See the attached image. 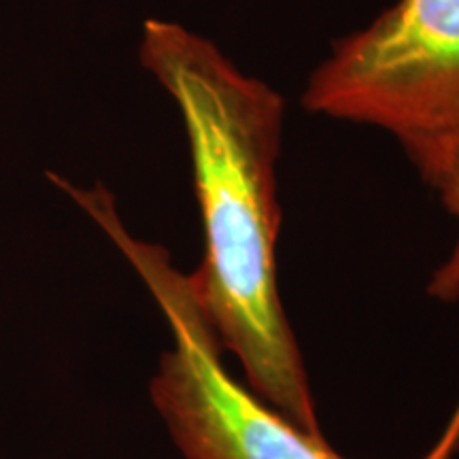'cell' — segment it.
Masks as SVG:
<instances>
[{
	"label": "cell",
	"instance_id": "6da1fadb",
	"mask_svg": "<svg viewBox=\"0 0 459 459\" xmlns=\"http://www.w3.org/2000/svg\"><path fill=\"white\" fill-rule=\"evenodd\" d=\"M141 62L179 107L194 164L204 257L189 274L217 341L251 392L321 436L307 368L279 294L277 164L285 100L211 39L164 20L143 28Z\"/></svg>",
	"mask_w": 459,
	"mask_h": 459
},
{
	"label": "cell",
	"instance_id": "7a4b0ae2",
	"mask_svg": "<svg viewBox=\"0 0 459 459\" xmlns=\"http://www.w3.org/2000/svg\"><path fill=\"white\" fill-rule=\"evenodd\" d=\"M62 187L122 249L169 321L172 349L149 392L186 459H347L234 381L189 274L172 266L162 247L132 237L105 187Z\"/></svg>",
	"mask_w": 459,
	"mask_h": 459
},
{
	"label": "cell",
	"instance_id": "3957f363",
	"mask_svg": "<svg viewBox=\"0 0 459 459\" xmlns=\"http://www.w3.org/2000/svg\"><path fill=\"white\" fill-rule=\"evenodd\" d=\"M302 107L387 132L432 186L459 145V0H395L338 39Z\"/></svg>",
	"mask_w": 459,
	"mask_h": 459
},
{
	"label": "cell",
	"instance_id": "277c9868",
	"mask_svg": "<svg viewBox=\"0 0 459 459\" xmlns=\"http://www.w3.org/2000/svg\"><path fill=\"white\" fill-rule=\"evenodd\" d=\"M429 187L436 189V194L440 196V203L449 211V215L455 217L459 228V145L453 152V156L446 162L443 172L436 177ZM428 294L443 302L459 300V230L449 257L436 268L432 279H429Z\"/></svg>",
	"mask_w": 459,
	"mask_h": 459
}]
</instances>
